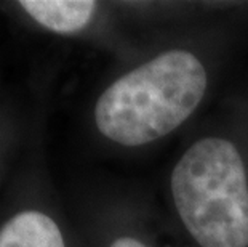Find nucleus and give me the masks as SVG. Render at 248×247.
<instances>
[{
  "instance_id": "nucleus-1",
  "label": "nucleus",
  "mask_w": 248,
  "mask_h": 247,
  "mask_svg": "<svg viewBox=\"0 0 248 247\" xmlns=\"http://www.w3.org/2000/svg\"><path fill=\"white\" fill-rule=\"evenodd\" d=\"M205 90L207 71L199 58L170 50L115 81L99 97L94 122L115 143L141 146L179 127Z\"/></svg>"
},
{
  "instance_id": "nucleus-2",
  "label": "nucleus",
  "mask_w": 248,
  "mask_h": 247,
  "mask_svg": "<svg viewBox=\"0 0 248 247\" xmlns=\"http://www.w3.org/2000/svg\"><path fill=\"white\" fill-rule=\"evenodd\" d=\"M184 227L202 247L248 246V183L239 149L224 138L192 145L171 173Z\"/></svg>"
},
{
  "instance_id": "nucleus-3",
  "label": "nucleus",
  "mask_w": 248,
  "mask_h": 247,
  "mask_svg": "<svg viewBox=\"0 0 248 247\" xmlns=\"http://www.w3.org/2000/svg\"><path fill=\"white\" fill-rule=\"evenodd\" d=\"M19 5L44 28L61 34L83 29L96 10L92 0H23Z\"/></svg>"
},
{
  "instance_id": "nucleus-4",
  "label": "nucleus",
  "mask_w": 248,
  "mask_h": 247,
  "mask_svg": "<svg viewBox=\"0 0 248 247\" xmlns=\"http://www.w3.org/2000/svg\"><path fill=\"white\" fill-rule=\"evenodd\" d=\"M0 247H66L58 225L48 215L28 210L0 230Z\"/></svg>"
},
{
  "instance_id": "nucleus-5",
  "label": "nucleus",
  "mask_w": 248,
  "mask_h": 247,
  "mask_svg": "<svg viewBox=\"0 0 248 247\" xmlns=\"http://www.w3.org/2000/svg\"><path fill=\"white\" fill-rule=\"evenodd\" d=\"M110 247H146V246L133 238H119L110 244Z\"/></svg>"
}]
</instances>
